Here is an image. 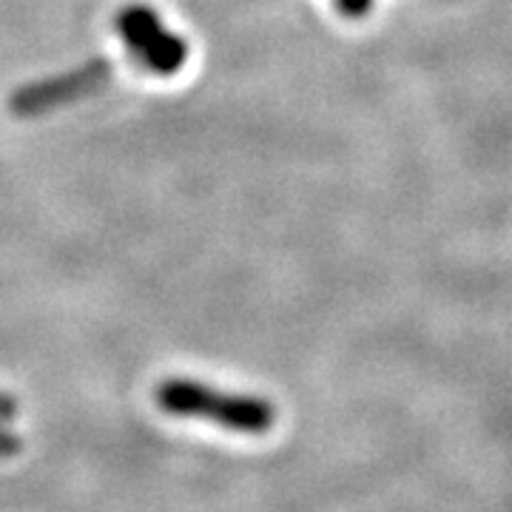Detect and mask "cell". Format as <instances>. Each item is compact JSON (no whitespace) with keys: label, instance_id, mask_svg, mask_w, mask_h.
<instances>
[{"label":"cell","instance_id":"1","mask_svg":"<svg viewBox=\"0 0 512 512\" xmlns=\"http://www.w3.org/2000/svg\"><path fill=\"white\" fill-rule=\"evenodd\" d=\"M154 402L168 416L214 421L220 427L237 433H254V436L271 430L276 421V410L265 399L222 393L211 384L194 382V379H165L154 390Z\"/></svg>","mask_w":512,"mask_h":512},{"label":"cell","instance_id":"2","mask_svg":"<svg viewBox=\"0 0 512 512\" xmlns=\"http://www.w3.org/2000/svg\"><path fill=\"white\" fill-rule=\"evenodd\" d=\"M114 26H117V35L126 43L128 55L134 57L146 72L171 77L185 66V60H188L185 37L168 32L151 6L131 3L117 15Z\"/></svg>","mask_w":512,"mask_h":512},{"label":"cell","instance_id":"3","mask_svg":"<svg viewBox=\"0 0 512 512\" xmlns=\"http://www.w3.org/2000/svg\"><path fill=\"white\" fill-rule=\"evenodd\" d=\"M111 80V66L106 60H92L74 72L55 74L46 80H37L32 86H23L12 94L9 106L18 117H37L43 111H52L57 106L74 103L80 97L100 92Z\"/></svg>","mask_w":512,"mask_h":512},{"label":"cell","instance_id":"4","mask_svg":"<svg viewBox=\"0 0 512 512\" xmlns=\"http://www.w3.org/2000/svg\"><path fill=\"white\" fill-rule=\"evenodd\" d=\"M20 447H23V441H20L15 433H9L6 427H0V458L18 456Z\"/></svg>","mask_w":512,"mask_h":512},{"label":"cell","instance_id":"5","mask_svg":"<svg viewBox=\"0 0 512 512\" xmlns=\"http://www.w3.org/2000/svg\"><path fill=\"white\" fill-rule=\"evenodd\" d=\"M18 416V402L6 393H0V419H15Z\"/></svg>","mask_w":512,"mask_h":512}]
</instances>
